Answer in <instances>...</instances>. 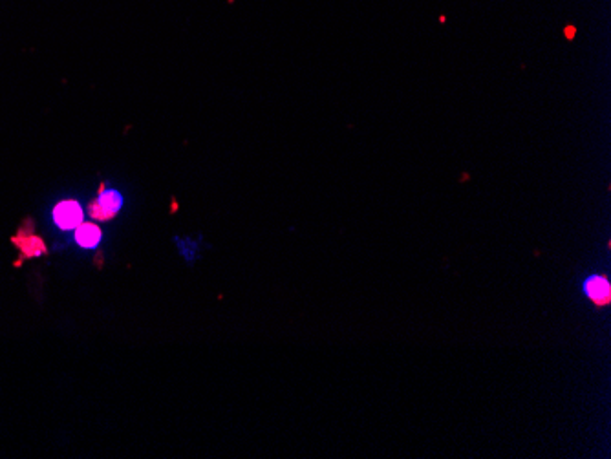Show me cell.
I'll use <instances>...</instances> for the list:
<instances>
[{"label": "cell", "instance_id": "obj_1", "mask_svg": "<svg viewBox=\"0 0 611 459\" xmlns=\"http://www.w3.org/2000/svg\"><path fill=\"white\" fill-rule=\"evenodd\" d=\"M121 203V194L118 190H105L90 205V216L93 220H99V222H108L118 215Z\"/></svg>", "mask_w": 611, "mask_h": 459}, {"label": "cell", "instance_id": "obj_2", "mask_svg": "<svg viewBox=\"0 0 611 459\" xmlns=\"http://www.w3.org/2000/svg\"><path fill=\"white\" fill-rule=\"evenodd\" d=\"M53 222L63 231H73L83 224V207L73 200H64L53 209Z\"/></svg>", "mask_w": 611, "mask_h": 459}, {"label": "cell", "instance_id": "obj_3", "mask_svg": "<svg viewBox=\"0 0 611 459\" xmlns=\"http://www.w3.org/2000/svg\"><path fill=\"white\" fill-rule=\"evenodd\" d=\"M584 293L595 306L604 308L611 302L610 280L606 277H600V274H593L587 280H584Z\"/></svg>", "mask_w": 611, "mask_h": 459}, {"label": "cell", "instance_id": "obj_4", "mask_svg": "<svg viewBox=\"0 0 611 459\" xmlns=\"http://www.w3.org/2000/svg\"><path fill=\"white\" fill-rule=\"evenodd\" d=\"M101 229L93 224H81L76 229V240L81 247L93 249L101 242Z\"/></svg>", "mask_w": 611, "mask_h": 459}, {"label": "cell", "instance_id": "obj_5", "mask_svg": "<svg viewBox=\"0 0 611 459\" xmlns=\"http://www.w3.org/2000/svg\"><path fill=\"white\" fill-rule=\"evenodd\" d=\"M17 244L19 247H21L26 254H30V257H37V254L44 253V249H46L44 247L43 240L37 238V236H28V238H24V240L19 238Z\"/></svg>", "mask_w": 611, "mask_h": 459}]
</instances>
